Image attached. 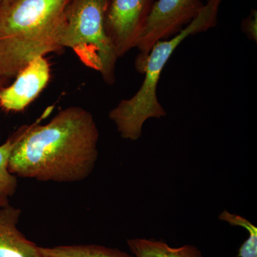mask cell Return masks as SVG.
<instances>
[{
	"instance_id": "14",
	"label": "cell",
	"mask_w": 257,
	"mask_h": 257,
	"mask_svg": "<svg viewBox=\"0 0 257 257\" xmlns=\"http://www.w3.org/2000/svg\"><path fill=\"white\" fill-rule=\"evenodd\" d=\"M9 198L0 197V206L6 205V204H9Z\"/></svg>"
},
{
	"instance_id": "5",
	"label": "cell",
	"mask_w": 257,
	"mask_h": 257,
	"mask_svg": "<svg viewBox=\"0 0 257 257\" xmlns=\"http://www.w3.org/2000/svg\"><path fill=\"white\" fill-rule=\"evenodd\" d=\"M204 6L201 0H156L135 47L140 52L135 60L137 70L141 73L155 43L178 35L197 18Z\"/></svg>"
},
{
	"instance_id": "6",
	"label": "cell",
	"mask_w": 257,
	"mask_h": 257,
	"mask_svg": "<svg viewBox=\"0 0 257 257\" xmlns=\"http://www.w3.org/2000/svg\"><path fill=\"white\" fill-rule=\"evenodd\" d=\"M156 0H109L105 31L118 58L136 47Z\"/></svg>"
},
{
	"instance_id": "11",
	"label": "cell",
	"mask_w": 257,
	"mask_h": 257,
	"mask_svg": "<svg viewBox=\"0 0 257 257\" xmlns=\"http://www.w3.org/2000/svg\"><path fill=\"white\" fill-rule=\"evenodd\" d=\"M18 138L19 131L0 145V197H13L18 189V177L10 172L8 165Z\"/></svg>"
},
{
	"instance_id": "12",
	"label": "cell",
	"mask_w": 257,
	"mask_h": 257,
	"mask_svg": "<svg viewBox=\"0 0 257 257\" xmlns=\"http://www.w3.org/2000/svg\"><path fill=\"white\" fill-rule=\"evenodd\" d=\"M219 219L229 223L231 226L244 228L249 234L247 239L240 246L237 257H257L256 226L242 216L231 214L227 211H223Z\"/></svg>"
},
{
	"instance_id": "16",
	"label": "cell",
	"mask_w": 257,
	"mask_h": 257,
	"mask_svg": "<svg viewBox=\"0 0 257 257\" xmlns=\"http://www.w3.org/2000/svg\"><path fill=\"white\" fill-rule=\"evenodd\" d=\"M2 1H3V2H10V1H13V0H2Z\"/></svg>"
},
{
	"instance_id": "4",
	"label": "cell",
	"mask_w": 257,
	"mask_h": 257,
	"mask_svg": "<svg viewBox=\"0 0 257 257\" xmlns=\"http://www.w3.org/2000/svg\"><path fill=\"white\" fill-rule=\"evenodd\" d=\"M109 0H69L62 45L85 67L100 74L108 85L116 82L117 55L105 31Z\"/></svg>"
},
{
	"instance_id": "1",
	"label": "cell",
	"mask_w": 257,
	"mask_h": 257,
	"mask_svg": "<svg viewBox=\"0 0 257 257\" xmlns=\"http://www.w3.org/2000/svg\"><path fill=\"white\" fill-rule=\"evenodd\" d=\"M38 119L22 126L10 157V172L39 182L75 183L92 173L98 159L99 132L81 106L62 109L45 124Z\"/></svg>"
},
{
	"instance_id": "15",
	"label": "cell",
	"mask_w": 257,
	"mask_h": 257,
	"mask_svg": "<svg viewBox=\"0 0 257 257\" xmlns=\"http://www.w3.org/2000/svg\"><path fill=\"white\" fill-rule=\"evenodd\" d=\"M6 79H5L4 78H3V77H0V88L3 87V85H4L5 82H6Z\"/></svg>"
},
{
	"instance_id": "9",
	"label": "cell",
	"mask_w": 257,
	"mask_h": 257,
	"mask_svg": "<svg viewBox=\"0 0 257 257\" xmlns=\"http://www.w3.org/2000/svg\"><path fill=\"white\" fill-rule=\"evenodd\" d=\"M127 244L135 257H203L193 245L173 248L163 241L138 238L128 239Z\"/></svg>"
},
{
	"instance_id": "17",
	"label": "cell",
	"mask_w": 257,
	"mask_h": 257,
	"mask_svg": "<svg viewBox=\"0 0 257 257\" xmlns=\"http://www.w3.org/2000/svg\"><path fill=\"white\" fill-rule=\"evenodd\" d=\"M2 0H0V3H1Z\"/></svg>"
},
{
	"instance_id": "8",
	"label": "cell",
	"mask_w": 257,
	"mask_h": 257,
	"mask_svg": "<svg viewBox=\"0 0 257 257\" xmlns=\"http://www.w3.org/2000/svg\"><path fill=\"white\" fill-rule=\"evenodd\" d=\"M21 214L10 203L0 206V257H42L40 246L18 228Z\"/></svg>"
},
{
	"instance_id": "7",
	"label": "cell",
	"mask_w": 257,
	"mask_h": 257,
	"mask_svg": "<svg viewBox=\"0 0 257 257\" xmlns=\"http://www.w3.org/2000/svg\"><path fill=\"white\" fill-rule=\"evenodd\" d=\"M8 87L0 88V107L7 111L25 110L48 84L50 67L45 57H38L24 67Z\"/></svg>"
},
{
	"instance_id": "3",
	"label": "cell",
	"mask_w": 257,
	"mask_h": 257,
	"mask_svg": "<svg viewBox=\"0 0 257 257\" xmlns=\"http://www.w3.org/2000/svg\"><path fill=\"white\" fill-rule=\"evenodd\" d=\"M223 0H208L199 15L178 35L154 45L144 63L141 74L145 79L140 89L130 99L120 101L109 113L120 136L136 141L141 138L143 125L151 118L161 119L167 115L157 97L161 74L176 49L185 39L206 32L217 25V15Z\"/></svg>"
},
{
	"instance_id": "2",
	"label": "cell",
	"mask_w": 257,
	"mask_h": 257,
	"mask_svg": "<svg viewBox=\"0 0 257 257\" xmlns=\"http://www.w3.org/2000/svg\"><path fill=\"white\" fill-rule=\"evenodd\" d=\"M69 0L0 3V77H15L32 60L60 53Z\"/></svg>"
},
{
	"instance_id": "10",
	"label": "cell",
	"mask_w": 257,
	"mask_h": 257,
	"mask_svg": "<svg viewBox=\"0 0 257 257\" xmlns=\"http://www.w3.org/2000/svg\"><path fill=\"white\" fill-rule=\"evenodd\" d=\"M40 251L42 257H135L118 248L96 244L40 246Z\"/></svg>"
},
{
	"instance_id": "13",
	"label": "cell",
	"mask_w": 257,
	"mask_h": 257,
	"mask_svg": "<svg viewBox=\"0 0 257 257\" xmlns=\"http://www.w3.org/2000/svg\"><path fill=\"white\" fill-rule=\"evenodd\" d=\"M241 30L249 40L257 41V11L252 10L250 14L243 19L241 24Z\"/></svg>"
}]
</instances>
